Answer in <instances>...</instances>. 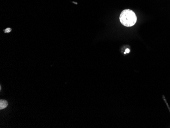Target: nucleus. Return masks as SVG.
<instances>
[{
    "mask_svg": "<svg viewBox=\"0 0 170 128\" xmlns=\"http://www.w3.org/2000/svg\"><path fill=\"white\" fill-rule=\"evenodd\" d=\"M8 103L6 101L1 100L0 101V109H3L7 107Z\"/></svg>",
    "mask_w": 170,
    "mask_h": 128,
    "instance_id": "obj_2",
    "label": "nucleus"
},
{
    "mask_svg": "<svg viewBox=\"0 0 170 128\" xmlns=\"http://www.w3.org/2000/svg\"><path fill=\"white\" fill-rule=\"evenodd\" d=\"M11 31V29L10 28H7V29H6L5 30V32H6H6L8 33V32Z\"/></svg>",
    "mask_w": 170,
    "mask_h": 128,
    "instance_id": "obj_3",
    "label": "nucleus"
},
{
    "mask_svg": "<svg viewBox=\"0 0 170 128\" xmlns=\"http://www.w3.org/2000/svg\"><path fill=\"white\" fill-rule=\"evenodd\" d=\"M130 52V50L128 49H127L126 50V51H125V52H124V54H126V53H128Z\"/></svg>",
    "mask_w": 170,
    "mask_h": 128,
    "instance_id": "obj_4",
    "label": "nucleus"
},
{
    "mask_svg": "<svg viewBox=\"0 0 170 128\" xmlns=\"http://www.w3.org/2000/svg\"><path fill=\"white\" fill-rule=\"evenodd\" d=\"M119 19L121 23L123 26L129 27L135 25L137 21V17L133 10L128 9L121 12Z\"/></svg>",
    "mask_w": 170,
    "mask_h": 128,
    "instance_id": "obj_1",
    "label": "nucleus"
}]
</instances>
